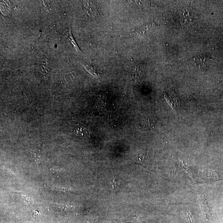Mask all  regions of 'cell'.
Masks as SVG:
<instances>
[{
  "label": "cell",
  "mask_w": 223,
  "mask_h": 223,
  "mask_svg": "<svg viewBox=\"0 0 223 223\" xmlns=\"http://www.w3.org/2000/svg\"><path fill=\"white\" fill-rule=\"evenodd\" d=\"M111 183L112 185V188L114 191H117L120 186V181H119L118 179L113 178V179L111 181Z\"/></svg>",
  "instance_id": "277c9868"
},
{
  "label": "cell",
  "mask_w": 223,
  "mask_h": 223,
  "mask_svg": "<svg viewBox=\"0 0 223 223\" xmlns=\"http://www.w3.org/2000/svg\"><path fill=\"white\" fill-rule=\"evenodd\" d=\"M207 57L205 56L198 57L195 59V62L199 68L202 66L205 67L206 62H207Z\"/></svg>",
  "instance_id": "3957f363"
},
{
  "label": "cell",
  "mask_w": 223,
  "mask_h": 223,
  "mask_svg": "<svg viewBox=\"0 0 223 223\" xmlns=\"http://www.w3.org/2000/svg\"><path fill=\"white\" fill-rule=\"evenodd\" d=\"M69 40H70V42H71L72 44L73 45L74 47V48H75V49H76L77 51L80 52V48H79V47H78L75 41H74V39L73 37H72V33H71V29H70V27L69 28Z\"/></svg>",
  "instance_id": "8992f818"
},
{
  "label": "cell",
  "mask_w": 223,
  "mask_h": 223,
  "mask_svg": "<svg viewBox=\"0 0 223 223\" xmlns=\"http://www.w3.org/2000/svg\"><path fill=\"white\" fill-rule=\"evenodd\" d=\"M10 8V4L9 1H1V10L2 14H8Z\"/></svg>",
  "instance_id": "7a4b0ae2"
},
{
  "label": "cell",
  "mask_w": 223,
  "mask_h": 223,
  "mask_svg": "<svg viewBox=\"0 0 223 223\" xmlns=\"http://www.w3.org/2000/svg\"><path fill=\"white\" fill-rule=\"evenodd\" d=\"M83 8L85 13L89 16L95 17L97 13L96 6L90 1H84L83 3Z\"/></svg>",
  "instance_id": "6da1fadb"
},
{
  "label": "cell",
  "mask_w": 223,
  "mask_h": 223,
  "mask_svg": "<svg viewBox=\"0 0 223 223\" xmlns=\"http://www.w3.org/2000/svg\"><path fill=\"white\" fill-rule=\"evenodd\" d=\"M83 65L86 70L87 71V72L89 73L90 74H92L93 76L95 77H98V74L96 71L92 67L90 66V65L87 64Z\"/></svg>",
  "instance_id": "5b68a950"
}]
</instances>
